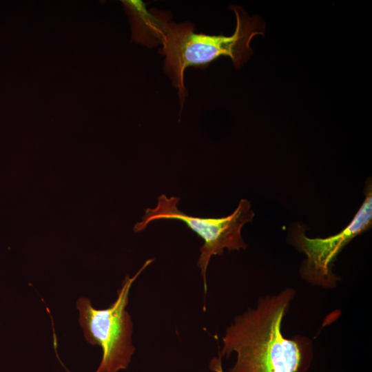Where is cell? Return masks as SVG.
<instances>
[{"label":"cell","instance_id":"6da1fadb","mask_svg":"<svg viewBox=\"0 0 372 372\" xmlns=\"http://www.w3.org/2000/svg\"><path fill=\"white\" fill-rule=\"evenodd\" d=\"M294 291L260 298L256 307L238 316L226 329L220 357L237 354L230 372H307L313 353L309 342L287 339L283 317Z\"/></svg>","mask_w":372,"mask_h":372},{"label":"cell","instance_id":"7a4b0ae2","mask_svg":"<svg viewBox=\"0 0 372 372\" xmlns=\"http://www.w3.org/2000/svg\"><path fill=\"white\" fill-rule=\"evenodd\" d=\"M236 15L233 34L195 33L189 22L171 23L160 54L165 56L164 71L178 89L181 107L187 96L184 72L189 66L204 68L221 56H229L236 68L246 63L253 53L250 46L256 35H264L265 25L258 17H249L240 7H231Z\"/></svg>","mask_w":372,"mask_h":372},{"label":"cell","instance_id":"3957f363","mask_svg":"<svg viewBox=\"0 0 372 372\" xmlns=\"http://www.w3.org/2000/svg\"><path fill=\"white\" fill-rule=\"evenodd\" d=\"M153 261L146 260L134 276H125L116 300L107 309L94 308L85 297L76 301L85 340L102 349V360L95 372H118L125 369L130 363L135 347L132 340V321L126 310L130 290L138 276Z\"/></svg>","mask_w":372,"mask_h":372},{"label":"cell","instance_id":"277c9868","mask_svg":"<svg viewBox=\"0 0 372 372\" xmlns=\"http://www.w3.org/2000/svg\"><path fill=\"white\" fill-rule=\"evenodd\" d=\"M180 198L168 197L161 194L157 198L154 208H147L141 220L135 224L134 230L143 231L153 221L158 220H176L183 222L203 240L200 247L197 265L200 269L205 293L207 292L206 273L209 261L213 256L222 255L224 250L245 249L247 245L244 241L241 229L247 223H251L254 212L247 199H241L236 209L229 216L221 218H200L189 216L178 207Z\"/></svg>","mask_w":372,"mask_h":372},{"label":"cell","instance_id":"5b68a950","mask_svg":"<svg viewBox=\"0 0 372 372\" xmlns=\"http://www.w3.org/2000/svg\"><path fill=\"white\" fill-rule=\"evenodd\" d=\"M367 188L362 205L351 222L340 233L325 238H311L305 235L302 225H296L293 228V244L307 256L301 273L309 281L325 287L335 284L336 277L331 269L338 254L351 240L371 227V185Z\"/></svg>","mask_w":372,"mask_h":372},{"label":"cell","instance_id":"8992f818","mask_svg":"<svg viewBox=\"0 0 372 372\" xmlns=\"http://www.w3.org/2000/svg\"><path fill=\"white\" fill-rule=\"evenodd\" d=\"M123 2L132 19L133 39L149 48L162 45L172 23L170 14L148 10L146 3L140 0Z\"/></svg>","mask_w":372,"mask_h":372},{"label":"cell","instance_id":"52a82bcc","mask_svg":"<svg viewBox=\"0 0 372 372\" xmlns=\"http://www.w3.org/2000/svg\"><path fill=\"white\" fill-rule=\"evenodd\" d=\"M209 368L214 372H224L221 364V358H214L209 364Z\"/></svg>","mask_w":372,"mask_h":372}]
</instances>
